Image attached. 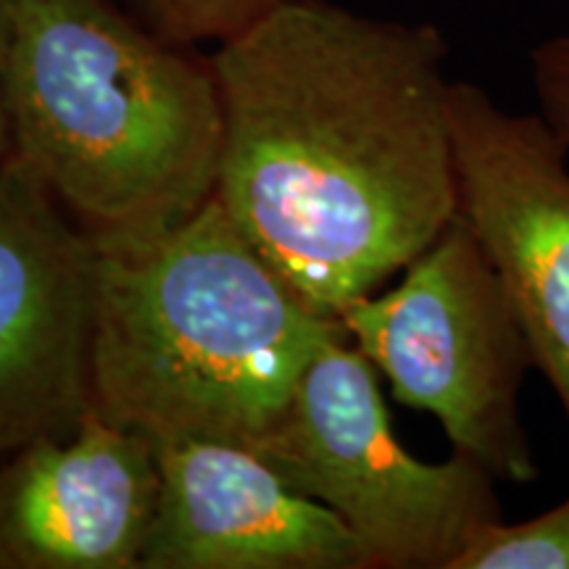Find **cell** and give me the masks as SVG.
Here are the masks:
<instances>
[{
	"instance_id": "cell-1",
	"label": "cell",
	"mask_w": 569,
	"mask_h": 569,
	"mask_svg": "<svg viewBox=\"0 0 569 569\" xmlns=\"http://www.w3.org/2000/svg\"><path fill=\"white\" fill-rule=\"evenodd\" d=\"M448 46L327 0H274L219 40L217 203L311 309L338 317L457 219Z\"/></svg>"
},
{
	"instance_id": "cell-2",
	"label": "cell",
	"mask_w": 569,
	"mask_h": 569,
	"mask_svg": "<svg viewBox=\"0 0 569 569\" xmlns=\"http://www.w3.org/2000/svg\"><path fill=\"white\" fill-rule=\"evenodd\" d=\"M6 113L24 163L98 248H138L213 201L222 103L211 63L106 0H6Z\"/></svg>"
},
{
	"instance_id": "cell-3",
	"label": "cell",
	"mask_w": 569,
	"mask_h": 569,
	"mask_svg": "<svg viewBox=\"0 0 569 569\" xmlns=\"http://www.w3.org/2000/svg\"><path fill=\"white\" fill-rule=\"evenodd\" d=\"M338 317L311 309L217 198L138 248H101L92 409L156 446L256 448L280 425Z\"/></svg>"
},
{
	"instance_id": "cell-4",
	"label": "cell",
	"mask_w": 569,
	"mask_h": 569,
	"mask_svg": "<svg viewBox=\"0 0 569 569\" xmlns=\"http://www.w3.org/2000/svg\"><path fill=\"white\" fill-rule=\"evenodd\" d=\"M403 407L427 411L453 451L496 480H538L519 390L536 369L507 290L465 219L409 261L396 288L356 298L338 315Z\"/></svg>"
},
{
	"instance_id": "cell-5",
	"label": "cell",
	"mask_w": 569,
	"mask_h": 569,
	"mask_svg": "<svg viewBox=\"0 0 569 569\" xmlns=\"http://www.w3.org/2000/svg\"><path fill=\"white\" fill-rule=\"evenodd\" d=\"M253 451L343 519L369 569H451L482 525L503 519L498 480L480 461L453 451L430 465L401 446L377 369L351 340L317 353Z\"/></svg>"
},
{
	"instance_id": "cell-6",
	"label": "cell",
	"mask_w": 569,
	"mask_h": 569,
	"mask_svg": "<svg viewBox=\"0 0 569 569\" xmlns=\"http://www.w3.org/2000/svg\"><path fill=\"white\" fill-rule=\"evenodd\" d=\"M101 248L19 159L0 161V459L92 409Z\"/></svg>"
},
{
	"instance_id": "cell-7",
	"label": "cell",
	"mask_w": 569,
	"mask_h": 569,
	"mask_svg": "<svg viewBox=\"0 0 569 569\" xmlns=\"http://www.w3.org/2000/svg\"><path fill=\"white\" fill-rule=\"evenodd\" d=\"M459 217L515 306L569 422V148L540 113L451 84Z\"/></svg>"
},
{
	"instance_id": "cell-8",
	"label": "cell",
	"mask_w": 569,
	"mask_h": 569,
	"mask_svg": "<svg viewBox=\"0 0 569 569\" xmlns=\"http://www.w3.org/2000/svg\"><path fill=\"white\" fill-rule=\"evenodd\" d=\"M140 569H369L365 546L253 448L172 440Z\"/></svg>"
},
{
	"instance_id": "cell-9",
	"label": "cell",
	"mask_w": 569,
	"mask_h": 569,
	"mask_svg": "<svg viewBox=\"0 0 569 569\" xmlns=\"http://www.w3.org/2000/svg\"><path fill=\"white\" fill-rule=\"evenodd\" d=\"M159 448L90 409L0 459V569H140Z\"/></svg>"
},
{
	"instance_id": "cell-10",
	"label": "cell",
	"mask_w": 569,
	"mask_h": 569,
	"mask_svg": "<svg viewBox=\"0 0 569 569\" xmlns=\"http://www.w3.org/2000/svg\"><path fill=\"white\" fill-rule=\"evenodd\" d=\"M451 569H569V498L519 525H482Z\"/></svg>"
},
{
	"instance_id": "cell-11",
	"label": "cell",
	"mask_w": 569,
	"mask_h": 569,
	"mask_svg": "<svg viewBox=\"0 0 569 569\" xmlns=\"http://www.w3.org/2000/svg\"><path fill=\"white\" fill-rule=\"evenodd\" d=\"M169 32L184 40H224L274 0H148Z\"/></svg>"
},
{
	"instance_id": "cell-12",
	"label": "cell",
	"mask_w": 569,
	"mask_h": 569,
	"mask_svg": "<svg viewBox=\"0 0 569 569\" xmlns=\"http://www.w3.org/2000/svg\"><path fill=\"white\" fill-rule=\"evenodd\" d=\"M530 77L538 113L569 148V30L532 48Z\"/></svg>"
},
{
	"instance_id": "cell-13",
	"label": "cell",
	"mask_w": 569,
	"mask_h": 569,
	"mask_svg": "<svg viewBox=\"0 0 569 569\" xmlns=\"http://www.w3.org/2000/svg\"><path fill=\"white\" fill-rule=\"evenodd\" d=\"M3 53H6V0H0V161L9 159V113H6V88H3Z\"/></svg>"
}]
</instances>
